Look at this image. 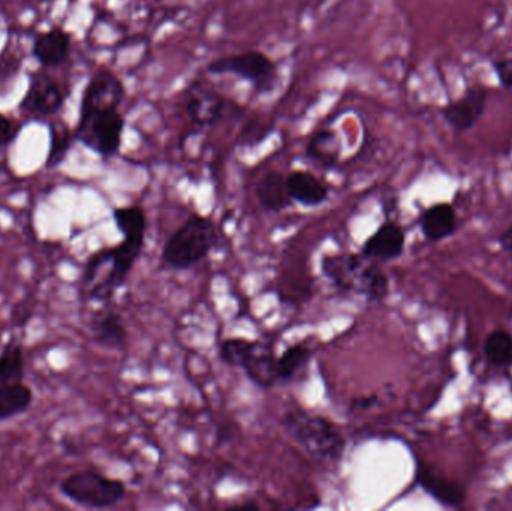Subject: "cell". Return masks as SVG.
Instances as JSON below:
<instances>
[{
  "label": "cell",
  "mask_w": 512,
  "mask_h": 511,
  "mask_svg": "<svg viewBox=\"0 0 512 511\" xmlns=\"http://www.w3.org/2000/svg\"><path fill=\"white\" fill-rule=\"evenodd\" d=\"M146 234H126L114 248L102 249L87 261L81 287L90 300L107 302L125 285L143 251Z\"/></svg>",
  "instance_id": "1"
},
{
  "label": "cell",
  "mask_w": 512,
  "mask_h": 511,
  "mask_svg": "<svg viewBox=\"0 0 512 511\" xmlns=\"http://www.w3.org/2000/svg\"><path fill=\"white\" fill-rule=\"evenodd\" d=\"M282 426L288 437L313 458L327 462L342 459L345 437L327 417L294 408L283 416Z\"/></svg>",
  "instance_id": "2"
},
{
  "label": "cell",
  "mask_w": 512,
  "mask_h": 511,
  "mask_svg": "<svg viewBox=\"0 0 512 511\" xmlns=\"http://www.w3.org/2000/svg\"><path fill=\"white\" fill-rule=\"evenodd\" d=\"M216 243L215 224L206 216L192 215L165 243L162 260L174 269H189L204 260Z\"/></svg>",
  "instance_id": "3"
},
{
  "label": "cell",
  "mask_w": 512,
  "mask_h": 511,
  "mask_svg": "<svg viewBox=\"0 0 512 511\" xmlns=\"http://www.w3.org/2000/svg\"><path fill=\"white\" fill-rule=\"evenodd\" d=\"M60 492L72 503L89 509H108L116 506L126 495L125 483L108 479L95 470H84L66 477Z\"/></svg>",
  "instance_id": "4"
},
{
  "label": "cell",
  "mask_w": 512,
  "mask_h": 511,
  "mask_svg": "<svg viewBox=\"0 0 512 511\" xmlns=\"http://www.w3.org/2000/svg\"><path fill=\"white\" fill-rule=\"evenodd\" d=\"M123 128L125 122L119 111L107 110L81 116L77 135L90 149L110 158L119 152Z\"/></svg>",
  "instance_id": "5"
},
{
  "label": "cell",
  "mask_w": 512,
  "mask_h": 511,
  "mask_svg": "<svg viewBox=\"0 0 512 511\" xmlns=\"http://www.w3.org/2000/svg\"><path fill=\"white\" fill-rule=\"evenodd\" d=\"M207 69L210 74L236 75L243 80L251 81L256 87H268L276 77V65L273 60L259 51H248L213 60Z\"/></svg>",
  "instance_id": "6"
},
{
  "label": "cell",
  "mask_w": 512,
  "mask_h": 511,
  "mask_svg": "<svg viewBox=\"0 0 512 511\" xmlns=\"http://www.w3.org/2000/svg\"><path fill=\"white\" fill-rule=\"evenodd\" d=\"M367 260L363 254L328 255L322 260V273L333 282L340 291H363L364 275H366Z\"/></svg>",
  "instance_id": "7"
},
{
  "label": "cell",
  "mask_w": 512,
  "mask_h": 511,
  "mask_svg": "<svg viewBox=\"0 0 512 511\" xmlns=\"http://www.w3.org/2000/svg\"><path fill=\"white\" fill-rule=\"evenodd\" d=\"M487 102H489V90L486 87H471L466 90L462 98L445 105L442 108V116L453 131H471L483 117Z\"/></svg>",
  "instance_id": "8"
},
{
  "label": "cell",
  "mask_w": 512,
  "mask_h": 511,
  "mask_svg": "<svg viewBox=\"0 0 512 511\" xmlns=\"http://www.w3.org/2000/svg\"><path fill=\"white\" fill-rule=\"evenodd\" d=\"M123 98V86L119 78L111 72H98L90 80L81 104V116L101 113V111L117 110Z\"/></svg>",
  "instance_id": "9"
},
{
  "label": "cell",
  "mask_w": 512,
  "mask_h": 511,
  "mask_svg": "<svg viewBox=\"0 0 512 511\" xmlns=\"http://www.w3.org/2000/svg\"><path fill=\"white\" fill-rule=\"evenodd\" d=\"M405 231L396 222H385L376 230L373 236L366 240L361 249L364 257L376 258V260H396L403 254L405 249Z\"/></svg>",
  "instance_id": "10"
},
{
  "label": "cell",
  "mask_w": 512,
  "mask_h": 511,
  "mask_svg": "<svg viewBox=\"0 0 512 511\" xmlns=\"http://www.w3.org/2000/svg\"><path fill=\"white\" fill-rule=\"evenodd\" d=\"M63 95L59 84L45 74H38L30 81L26 98L21 107L30 113L53 114L62 107Z\"/></svg>",
  "instance_id": "11"
},
{
  "label": "cell",
  "mask_w": 512,
  "mask_h": 511,
  "mask_svg": "<svg viewBox=\"0 0 512 511\" xmlns=\"http://www.w3.org/2000/svg\"><path fill=\"white\" fill-rule=\"evenodd\" d=\"M224 98L210 87L197 86L192 87L191 93L186 102V110L189 117L198 125H212L221 116L224 110Z\"/></svg>",
  "instance_id": "12"
},
{
  "label": "cell",
  "mask_w": 512,
  "mask_h": 511,
  "mask_svg": "<svg viewBox=\"0 0 512 511\" xmlns=\"http://www.w3.org/2000/svg\"><path fill=\"white\" fill-rule=\"evenodd\" d=\"M289 197L301 206L315 207L325 203L328 189L318 177L307 171H294L286 177Z\"/></svg>",
  "instance_id": "13"
},
{
  "label": "cell",
  "mask_w": 512,
  "mask_h": 511,
  "mask_svg": "<svg viewBox=\"0 0 512 511\" xmlns=\"http://www.w3.org/2000/svg\"><path fill=\"white\" fill-rule=\"evenodd\" d=\"M242 369L245 371L246 377L261 389H270L274 384L279 383L277 357L274 356L273 348L270 345L256 342L254 353L251 354Z\"/></svg>",
  "instance_id": "14"
},
{
  "label": "cell",
  "mask_w": 512,
  "mask_h": 511,
  "mask_svg": "<svg viewBox=\"0 0 512 511\" xmlns=\"http://www.w3.org/2000/svg\"><path fill=\"white\" fill-rule=\"evenodd\" d=\"M417 480L427 494L432 495L436 501L444 504V506L459 507L465 501V491H463L462 486L436 476L426 465H418Z\"/></svg>",
  "instance_id": "15"
},
{
  "label": "cell",
  "mask_w": 512,
  "mask_h": 511,
  "mask_svg": "<svg viewBox=\"0 0 512 511\" xmlns=\"http://www.w3.org/2000/svg\"><path fill=\"white\" fill-rule=\"evenodd\" d=\"M456 225V210L447 203L429 207L420 218L421 231L430 242L447 239L456 231Z\"/></svg>",
  "instance_id": "16"
},
{
  "label": "cell",
  "mask_w": 512,
  "mask_h": 511,
  "mask_svg": "<svg viewBox=\"0 0 512 511\" xmlns=\"http://www.w3.org/2000/svg\"><path fill=\"white\" fill-rule=\"evenodd\" d=\"M256 197L268 212H282L291 206L292 198L286 189V177L277 171L265 174L256 185Z\"/></svg>",
  "instance_id": "17"
},
{
  "label": "cell",
  "mask_w": 512,
  "mask_h": 511,
  "mask_svg": "<svg viewBox=\"0 0 512 511\" xmlns=\"http://www.w3.org/2000/svg\"><path fill=\"white\" fill-rule=\"evenodd\" d=\"M71 38L62 29H53L42 33L35 42L36 59L45 66H54L62 63L68 57Z\"/></svg>",
  "instance_id": "18"
},
{
  "label": "cell",
  "mask_w": 512,
  "mask_h": 511,
  "mask_svg": "<svg viewBox=\"0 0 512 511\" xmlns=\"http://www.w3.org/2000/svg\"><path fill=\"white\" fill-rule=\"evenodd\" d=\"M93 336L102 347L120 348L125 345L128 333L122 317L116 312L108 311L98 315L93 321Z\"/></svg>",
  "instance_id": "19"
},
{
  "label": "cell",
  "mask_w": 512,
  "mask_h": 511,
  "mask_svg": "<svg viewBox=\"0 0 512 511\" xmlns=\"http://www.w3.org/2000/svg\"><path fill=\"white\" fill-rule=\"evenodd\" d=\"M339 155V138L334 132H318V134L313 135L312 140L307 144L306 156L318 167H333L339 161Z\"/></svg>",
  "instance_id": "20"
},
{
  "label": "cell",
  "mask_w": 512,
  "mask_h": 511,
  "mask_svg": "<svg viewBox=\"0 0 512 511\" xmlns=\"http://www.w3.org/2000/svg\"><path fill=\"white\" fill-rule=\"evenodd\" d=\"M32 401V390L26 384H2L0 386V422L24 413L32 405Z\"/></svg>",
  "instance_id": "21"
},
{
  "label": "cell",
  "mask_w": 512,
  "mask_h": 511,
  "mask_svg": "<svg viewBox=\"0 0 512 511\" xmlns=\"http://www.w3.org/2000/svg\"><path fill=\"white\" fill-rule=\"evenodd\" d=\"M312 351L307 345L297 344L286 348L282 356L277 357V377L279 383H291L309 365Z\"/></svg>",
  "instance_id": "22"
},
{
  "label": "cell",
  "mask_w": 512,
  "mask_h": 511,
  "mask_svg": "<svg viewBox=\"0 0 512 511\" xmlns=\"http://www.w3.org/2000/svg\"><path fill=\"white\" fill-rule=\"evenodd\" d=\"M484 353L490 365L510 368L512 365V336L505 330H495L487 336Z\"/></svg>",
  "instance_id": "23"
},
{
  "label": "cell",
  "mask_w": 512,
  "mask_h": 511,
  "mask_svg": "<svg viewBox=\"0 0 512 511\" xmlns=\"http://www.w3.org/2000/svg\"><path fill=\"white\" fill-rule=\"evenodd\" d=\"M24 375V360L21 347L9 342L0 354V386L2 384L20 383Z\"/></svg>",
  "instance_id": "24"
},
{
  "label": "cell",
  "mask_w": 512,
  "mask_h": 511,
  "mask_svg": "<svg viewBox=\"0 0 512 511\" xmlns=\"http://www.w3.org/2000/svg\"><path fill=\"white\" fill-rule=\"evenodd\" d=\"M256 342L248 341V339L231 338L225 339L219 345V359L225 365L233 366V368L242 369L248 362L251 354L254 353Z\"/></svg>",
  "instance_id": "25"
},
{
  "label": "cell",
  "mask_w": 512,
  "mask_h": 511,
  "mask_svg": "<svg viewBox=\"0 0 512 511\" xmlns=\"http://www.w3.org/2000/svg\"><path fill=\"white\" fill-rule=\"evenodd\" d=\"M114 222L123 236L126 234H146V215L138 206L120 207L114 210Z\"/></svg>",
  "instance_id": "26"
},
{
  "label": "cell",
  "mask_w": 512,
  "mask_h": 511,
  "mask_svg": "<svg viewBox=\"0 0 512 511\" xmlns=\"http://www.w3.org/2000/svg\"><path fill=\"white\" fill-rule=\"evenodd\" d=\"M388 278L378 269V267L369 264L366 275H364L363 291L361 293L370 300V302H382L388 296Z\"/></svg>",
  "instance_id": "27"
},
{
  "label": "cell",
  "mask_w": 512,
  "mask_h": 511,
  "mask_svg": "<svg viewBox=\"0 0 512 511\" xmlns=\"http://www.w3.org/2000/svg\"><path fill=\"white\" fill-rule=\"evenodd\" d=\"M69 146H71V134L68 128L63 126L62 123L51 128V147L48 153L47 167H56L65 158L68 153Z\"/></svg>",
  "instance_id": "28"
},
{
  "label": "cell",
  "mask_w": 512,
  "mask_h": 511,
  "mask_svg": "<svg viewBox=\"0 0 512 511\" xmlns=\"http://www.w3.org/2000/svg\"><path fill=\"white\" fill-rule=\"evenodd\" d=\"M493 69H495L502 87L507 90H512V57L495 60V62H493Z\"/></svg>",
  "instance_id": "29"
},
{
  "label": "cell",
  "mask_w": 512,
  "mask_h": 511,
  "mask_svg": "<svg viewBox=\"0 0 512 511\" xmlns=\"http://www.w3.org/2000/svg\"><path fill=\"white\" fill-rule=\"evenodd\" d=\"M17 135V125L8 117L0 116V146H5Z\"/></svg>",
  "instance_id": "30"
},
{
  "label": "cell",
  "mask_w": 512,
  "mask_h": 511,
  "mask_svg": "<svg viewBox=\"0 0 512 511\" xmlns=\"http://www.w3.org/2000/svg\"><path fill=\"white\" fill-rule=\"evenodd\" d=\"M501 245L505 251L512 254V227L508 228V230H505L504 233L501 234Z\"/></svg>",
  "instance_id": "31"
}]
</instances>
